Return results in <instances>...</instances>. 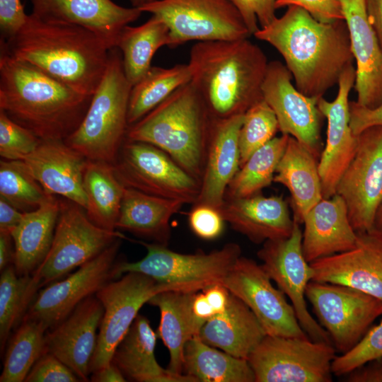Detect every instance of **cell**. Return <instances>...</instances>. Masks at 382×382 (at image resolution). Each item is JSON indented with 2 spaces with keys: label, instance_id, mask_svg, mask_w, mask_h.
<instances>
[{
  "label": "cell",
  "instance_id": "cell-1",
  "mask_svg": "<svg viewBox=\"0 0 382 382\" xmlns=\"http://www.w3.org/2000/svg\"><path fill=\"white\" fill-rule=\"evenodd\" d=\"M253 35L280 53L296 88L309 97H323L353 62L345 21L321 22L297 6Z\"/></svg>",
  "mask_w": 382,
  "mask_h": 382
},
{
  "label": "cell",
  "instance_id": "cell-2",
  "mask_svg": "<svg viewBox=\"0 0 382 382\" xmlns=\"http://www.w3.org/2000/svg\"><path fill=\"white\" fill-rule=\"evenodd\" d=\"M1 50L26 62L76 91L93 96L105 72L110 50L83 27L33 13Z\"/></svg>",
  "mask_w": 382,
  "mask_h": 382
},
{
  "label": "cell",
  "instance_id": "cell-3",
  "mask_svg": "<svg viewBox=\"0 0 382 382\" xmlns=\"http://www.w3.org/2000/svg\"><path fill=\"white\" fill-rule=\"evenodd\" d=\"M92 96L1 50L0 110L40 140H64L82 122Z\"/></svg>",
  "mask_w": 382,
  "mask_h": 382
},
{
  "label": "cell",
  "instance_id": "cell-4",
  "mask_svg": "<svg viewBox=\"0 0 382 382\" xmlns=\"http://www.w3.org/2000/svg\"><path fill=\"white\" fill-rule=\"evenodd\" d=\"M268 62L248 38L196 42L190 52V83L211 116L244 114L263 99L262 83Z\"/></svg>",
  "mask_w": 382,
  "mask_h": 382
},
{
  "label": "cell",
  "instance_id": "cell-5",
  "mask_svg": "<svg viewBox=\"0 0 382 382\" xmlns=\"http://www.w3.org/2000/svg\"><path fill=\"white\" fill-rule=\"evenodd\" d=\"M212 119L190 81L129 125L126 139L157 146L200 182Z\"/></svg>",
  "mask_w": 382,
  "mask_h": 382
},
{
  "label": "cell",
  "instance_id": "cell-6",
  "mask_svg": "<svg viewBox=\"0 0 382 382\" xmlns=\"http://www.w3.org/2000/svg\"><path fill=\"white\" fill-rule=\"evenodd\" d=\"M132 87L125 74L121 52L113 47L87 112L77 129L64 139L66 144L88 160L113 164L126 139Z\"/></svg>",
  "mask_w": 382,
  "mask_h": 382
},
{
  "label": "cell",
  "instance_id": "cell-7",
  "mask_svg": "<svg viewBox=\"0 0 382 382\" xmlns=\"http://www.w3.org/2000/svg\"><path fill=\"white\" fill-rule=\"evenodd\" d=\"M147 250L139 261L119 262L113 267L114 279L135 272L159 282L178 286L184 291H199L214 284H221L241 256L240 246L229 243L209 253L184 254L167 245L137 241Z\"/></svg>",
  "mask_w": 382,
  "mask_h": 382
},
{
  "label": "cell",
  "instance_id": "cell-8",
  "mask_svg": "<svg viewBox=\"0 0 382 382\" xmlns=\"http://www.w3.org/2000/svg\"><path fill=\"white\" fill-rule=\"evenodd\" d=\"M332 345L266 335L248 358L255 382H330Z\"/></svg>",
  "mask_w": 382,
  "mask_h": 382
},
{
  "label": "cell",
  "instance_id": "cell-9",
  "mask_svg": "<svg viewBox=\"0 0 382 382\" xmlns=\"http://www.w3.org/2000/svg\"><path fill=\"white\" fill-rule=\"evenodd\" d=\"M139 8L166 23L171 48L190 40H233L252 35L230 0H154Z\"/></svg>",
  "mask_w": 382,
  "mask_h": 382
},
{
  "label": "cell",
  "instance_id": "cell-10",
  "mask_svg": "<svg viewBox=\"0 0 382 382\" xmlns=\"http://www.w3.org/2000/svg\"><path fill=\"white\" fill-rule=\"evenodd\" d=\"M113 167L126 187L184 204H195L200 182L152 144L125 139Z\"/></svg>",
  "mask_w": 382,
  "mask_h": 382
},
{
  "label": "cell",
  "instance_id": "cell-11",
  "mask_svg": "<svg viewBox=\"0 0 382 382\" xmlns=\"http://www.w3.org/2000/svg\"><path fill=\"white\" fill-rule=\"evenodd\" d=\"M306 297L333 347L342 354L352 349L382 315V301L345 285L311 280Z\"/></svg>",
  "mask_w": 382,
  "mask_h": 382
},
{
  "label": "cell",
  "instance_id": "cell-12",
  "mask_svg": "<svg viewBox=\"0 0 382 382\" xmlns=\"http://www.w3.org/2000/svg\"><path fill=\"white\" fill-rule=\"evenodd\" d=\"M167 290L183 291L178 286L131 272L110 281L96 294L104 312L96 348L90 363V374L111 363L115 348L127 334L141 306L155 294Z\"/></svg>",
  "mask_w": 382,
  "mask_h": 382
},
{
  "label": "cell",
  "instance_id": "cell-13",
  "mask_svg": "<svg viewBox=\"0 0 382 382\" xmlns=\"http://www.w3.org/2000/svg\"><path fill=\"white\" fill-rule=\"evenodd\" d=\"M121 238H125L121 233L93 224L80 205L69 199L61 201L52 246L33 274L42 287L46 286L96 257Z\"/></svg>",
  "mask_w": 382,
  "mask_h": 382
},
{
  "label": "cell",
  "instance_id": "cell-14",
  "mask_svg": "<svg viewBox=\"0 0 382 382\" xmlns=\"http://www.w3.org/2000/svg\"><path fill=\"white\" fill-rule=\"evenodd\" d=\"M336 194L345 200L355 231H372L382 199V126L370 127L358 135L356 153L337 184Z\"/></svg>",
  "mask_w": 382,
  "mask_h": 382
},
{
  "label": "cell",
  "instance_id": "cell-15",
  "mask_svg": "<svg viewBox=\"0 0 382 382\" xmlns=\"http://www.w3.org/2000/svg\"><path fill=\"white\" fill-rule=\"evenodd\" d=\"M271 280L261 265L241 256L221 284L249 307L266 335L310 338L285 294Z\"/></svg>",
  "mask_w": 382,
  "mask_h": 382
},
{
  "label": "cell",
  "instance_id": "cell-16",
  "mask_svg": "<svg viewBox=\"0 0 382 382\" xmlns=\"http://www.w3.org/2000/svg\"><path fill=\"white\" fill-rule=\"evenodd\" d=\"M302 236L300 224L294 221L289 237L265 242L257 255L270 279L290 299L298 320L310 339L332 345L328 332L311 316L306 306V289L313 270L303 255Z\"/></svg>",
  "mask_w": 382,
  "mask_h": 382
},
{
  "label": "cell",
  "instance_id": "cell-17",
  "mask_svg": "<svg viewBox=\"0 0 382 382\" xmlns=\"http://www.w3.org/2000/svg\"><path fill=\"white\" fill-rule=\"evenodd\" d=\"M120 239L67 277L40 289L24 318L36 320L48 330L64 319L81 301L96 295L115 279L113 267Z\"/></svg>",
  "mask_w": 382,
  "mask_h": 382
},
{
  "label": "cell",
  "instance_id": "cell-18",
  "mask_svg": "<svg viewBox=\"0 0 382 382\" xmlns=\"http://www.w3.org/2000/svg\"><path fill=\"white\" fill-rule=\"evenodd\" d=\"M291 78L286 65L279 61L269 62L262 86V98L275 113L279 131L295 138L318 158L324 117L318 107L320 98L303 94L294 86Z\"/></svg>",
  "mask_w": 382,
  "mask_h": 382
},
{
  "label": "cell",
  "instance_id": "cell-19",
  "mask_svg": "<svg viewBox=\"0 0 382 382\" xmlns=\"http://www.w3.org/2000/svg\"><path fill=\"white\" fill-rule=\"evenodd\" d=\"M356 69L349 66L341 74L332 101L319 98L318 107L328 120L326 143L318 161L323 198L336 194L337 184L352 161L358 144L349 125V95L354 85Z\"/></svg>",
  "mask_w": 382,
  "mask_h": 382
},
{
  "label": "cell",
  "instance_id": "cell-20",
  "mask_svg": "<svg viewBox=\"0 0 382 382\" xmlns=\"http://www.w3.org/2000/svg\"><path fill=\"white\" fill-rule=\"evenodd\" d=\"M103 312L100 300L91 296L45 333L46 351L65 364L81 381H89Z\"/></svg>",
  "mask_w": 382,
  "mask_h": 382
},
{
  "label": "cell",
  "instance_id": "cell-21",
  "mask_svg": "<svg viewBox=\"0 0 382 382\" xmlns=\"http://www.w3.org/2000/svg\"><path fill=\"white\" fill-rule=\"evenodd\" d=\"M357 236L354 248L311 262L312 280L350 286L382 301V238L374 231Z\"/></svg>",
  "mask_w": 382,
  "mask_h": 382
},
{
  "label": "cell",
  "instance_id": "cell-22",
  "mask_svg": "<svg viewBox=\"0 0 382 382\" xmlns=\"http://www.w3.org/2000/svg\"><path fill=\"white\" fill-rule=\"evenodd\" d=\"M33 13L48 21L75 24L88 29L106 45L116 47L123 28L137 20L139 8H127L112 0H30Z\"/></svg>",
  "mask_w": 382,
  "mask_h": 382
},
{
  "label": "cell",
  "instance_id": "cell-23",
  "mask_svg": "<svg viewBox=\"0 0 382 382\" xmlns=\"http://www.w3.org/2000/svg\"><path fill=\"white\" fill-rule=\"evenodd\" d=\"M356 60L357 102L369 108L382 103V48L366 13L365 0H340Z\"/></svg>",
  "mask_w": 382,
  "mask_h": 382
},
{
  "label": "cell",
  "instance_id": "cell-24",
  "mask_svg": "<svg viewBox=\"0 0 382 382\" xmlns=\"http://www.w3.org/2000/svg\"><path fill=\"white\" fill-rule=\"evenodd\" d=\"M23 161L48 194L62 196L86 210L83 178L87 159L64 140H41Z\"/></svg>",
  "mask_w": 382,
  "mask_h": 382
},
{
  "label": "cell",
  "instance_id": "cell-25",
  "mask_svg": "<svg viewBox=\"0 0 382 382\" xmlns=\"http://www.w3.org/2000/svg\"><path fill=\"white\" fill-rule=\"evenodd\" d=\"M243 115L214 118L212 121L200 192L195 204L220 209L227 187L239 170V132Z\"/></svg>",
  "mask_w": 382,
  "mask_h": 382
},
{
  "label": "cell",
  "instance_id": "cell-26",
  "mask_svg": "<svg viewBox=\"0 0 382 382\" xmlns=\"http://www.w3.org/2000/svg\"><path fill=\"white\" fill-rule=\"evenodd\" d=\"M232 228L256 244L286 238L293 231L288 203L282 196L226 198L219 209Z\"/></svg>",
  "mask_w": 382,
  "mask_h": 382
},
{
  "label": "cell",
  "instance_id": "cell-27",
  "mask_svg": "<svg viewBox=\"0 0 382 382\" xmlns=\"http://www.w3.org/2000/svg\"><path fill=\"white\" fill-rule=\"evenodd\" d=\"M303 223L302 250L309 263L357 245V233L350 223L345 200L337 194L320 200L307 212Z\"/></svg>",
  "mask_w": 382,
  "mask_h": 382
},
{
  "label": "cell",
  "instance_id": "cell-28",
  "mask_svg": "<svg viewBox=\"0 0 382 382\" xmlns=\"http://www.w3.org/2000/svg\"><path fill=\"white\" fill-rule=\"evenodd\" d=\"M156 338L149 320L138 314L115 348L111 362L134 381L196 382L186 374L173 373L158 364L154 354Z\"/></svg>",
  "mask_w": 382,
  "mask_h": 382
},
{
  "label": "cell",
  "instance_id": "cell-29",
  "mask_svg": "<svg viewBox=\"0 0 382 382\" xmlns=\"http://www.w3.org/2000/svg\"><path fill=\"white\" fill-rule=\"evenodd\" d=\"M265 335L252 311L232 294L225 311L206 321L199 333L207 345L245 359Z\"/></svg>",
  "mask_w": 382,
  "mask_h": 382
},
{
  "label": "cell",
  "instance_id": "cell-30",
  "mask_svg": "<svg viewBox=\"0 0 382 382\" xmlns=\"http://www.w3.org/2000/svg\"><path fill=\"white\" fill-rule=\"evenodd\" d=\"M317 159L303 144L289 136L274 176L273 182L289 190L294 209V220L300 224L307 212L323 199Z\"/></svg>",
  "mask_w": 382,
  "mask_h": 382
},
{
  "label": "cell",
  "instance_id": "cell-31",
  "mask_svg": "<svg viewBox=\"0 0 382 382\" xmlns=\"http://www.w3.org/2000/svg\"><path fill=\"white\" fill-rule=\"evenodd\" d=\"M196 292L167 290L155 294L148 301L160 311L158 335L169 351L168 369L177 374H183V354L186 344L195 335H199L202 328L192 309Z\"/></svg>",
  "mask_w": 382,
  "mask_h": 382
},
{
  "label": "cell",
  "instance_id": "cell-32",
  "mask_svg": "<svg viewBox=\"0 0 382 382\" xmlns=\"http://www.w3.org/2000/svg\"><path fill=\"white\" fill-rule=\"evenodd\" d=\"M61 201L54 195L35 210L25 212L11 236L15 245L14 267L18 274H31L47 255L54 238Z\"/></svg>",
  "mask_w": 382,
  "mask_h": 382
},
{
  "label": "cell",
  "instance_id": "cell-33",
  "mask_svg": "<svg viewBox=\"0 0 382 382\" xmlns=\"http://www.w3.org/2000/svg\"><path fill=\"white\" fill-rule=\"evenodd\" d=\"M184 203L125 187L116 228L167 245L170 220Z\"/></svg>",
  "mask_w": 382,
  "mask_h": 382
},
{
  "label": "cell",
  "instance_id": "cell-34",
  "mask_svg": "<svg viewBox=\"0 0 382 382\" xmlns=\"http://www.w3.org/2000/svg\"><path fill=\"white\" fill-rule=\"evenodd\" d=\"M83 186L89 219L102 228L115 231L126 187L117 178L113 165L87 159Z\"/></svg>",
  "mask_w": 382,
  "mask_h": 382
},
{
  "label": "cell",
  "instance_id": "cell-35",
  "mask_svg": "<svg viewBox=\"0 0 382 382\" xmlns=\"http://www.w3.org/2000/svg\"><path fill=\"white\" fill-rule=\"evenodd\" d=\"M184 372L196 382H255L247 359L219 351L203 342L199 335L185 347Z\"/></svg>",
  "mask_w": 382,
  "mask_h": 382
},
{
  "label": "cell",
  "instance_id": "cell-36",
  "mask_svg": "<svg viewBox=\"0 0 382 382\" xmlns=\"http://www.w3.org/2000/svg\"><path fill=\"white\" fill-rule=\"evenodd\" d=\"M170 43L166 23L158 16H152L139 26H125L116 47L122 54L125 74L132 86L140 81L151 69L156 52Z\"/></svg>",
  "mask_w": 382,
  "mask_h": 382
},
{
  "label": "cell",
  "instance_id": "cell-37",
  "mask_svg": "<svg viewBox=\"0 0 382 382\" xmlns=\"http://www.w3.org/2000/svg\"><path fill=\"white\" fill-rule=\"evenodd\" d=\"M190 81L187 64L170 68L151 66L146 75L132 86L128 105L129 126L156 108L176 89Z\"/></svg>",
  "mask_w": 382,
  "mask_h": 382
},
{
  "label": "cell",
  "instance_id": "cell-38",
  "mask_svg": "<svg viewBox=\"0 0 382 382\" xmlns=\"http://www.w3.org/2000/svg\"><path fill=\"white\" fill-rule=\"evenodd\" d=\"M289 135L274 137L253 152L229 183L226 198L256 195L273 182L277 166L286 146Z\"/></svg>",
  "mask_w": 382,
  "mask_h": 382
},
{
  "label": "cell",
  "instance_id": "cell-39",
  "mask_svg": "<svg viewBox=\"0 0 382 382\" xmlns=\"http://www.w3.org/2000/svg\"><path fill=\"white\" fill-rule=\"evenodd\" d=\"M40 280L33 274L19 275L14 265L1 272L0 348L5 351L11 332L21 323L40 289Z\"/></svg>",
  "mask_w": 382,
  "mask_h": 382
},
{
  "label": "cell",
  "instance_id": "cell-40",
  "mask_svg": "<svg viewBox=\"0 0 382 382\" xmlns=\"http://www.w3.org/2000/svg\"><path fill=\"white\" fill-rule=\"evenodd\" d=\"M47 330L40 323L23 318L8 342L1 382L25 381L33 365L47 352Z\"/></svg>",
  "mask_w": 382,
  "mask_h": 382
},
{
  "label": "cell",
  "instance_id": "cell-41",
  "mask_svg": "<svg viewBox=\"0 0 382 382\" xmlns=\"http://www.w3.org/2000/svg\"><path fill=\"white\" fill-rule=\"evenodd\" d=\"M48 194L23 160L0 162V197L21 212H29L49 199Z\"/></svg>",
  "mask_w": 382,
  "mask_h": 382
},
{
  "label": "cell",
  "instance_id": "cell-42",
  "mask_svg": "<svg viewBox=\"0 0 382 382\" xmlns=\"http://www.w3.org/2000/svg\"><path fill=\"white\" fill-rule=\"evenodd\" d=\"M278 131L275 113L264 99L250 107L244 113L239 132L240 166L253 152L274 138Z\"/></svg>",
  "mask_w": 382,
  "mask_h": 382
},
{
  "label": "cell",
  "instance_id": "cell-43",
  "mask_svg": "<svg viewBox=\"0 0 382 382\" xmlns=\"http://www.w3.org/2000/svg\"><path fill=\"white\" fill-rule=\"evenodd\" d=\"M382 357V320L369 329L349 351L336 357L331 366L337 376L347 375L365 364Z\"/></svg>",
  "mask_w": 382,
  "mask_h": 382
},
{
  "label": "cell",
  "instance_id": "cell-44",
  "mask_svg": "<svg viewBox=\"0 0 382 382\" xmlns=\"http://www.w3.org/2000/svg\"><path fill=\"white\" fill-rule=\"evenodd\" d=\"M41 140L0 110V155L5 160H23Z\"/></svg>",
  "mask_w": 382,
  "mask_h": 382
},
{
  "label": "cell",
  "instance_id": "cell-45",
  "mask_svg": "<svg viewBox=\"0 0 382 382\" xmlns=\"http://www.w3.org/2000/svg\"><path fill=\"white\" fill-rule=\"evenodd\" d=\"M188 221L193 233L205 240L220 236L225 222L219 209L204 204H194L188 214Z\"/></svg>",
  "mask_w": 382,
  "mask_h": 382
},
{
  "label": "cell",
  "instance_id": "cell-46",
  "mask_svg": "<svg viewBox=\"0 0 382 382\" xmlns=\"http://www.w3.org/2000/svg\"><path fill=\"white\" fill-rule=\"evenodd\" d=\"M25 382H76L77 376L53 354L46 352L35 362Z\"/></svg>",
  "mask_w": 382,
  "mask_h": 382
},
{
  "label": "cell",
  "instance_id": "cell-47",
  "mask_svg": "<svg viewBox=\"0 0 382 382\" xmlns=\"http://www.w3.org/2000/svg\"><path fill=\"white\" fill-rule=\"evenodd\" d=\"M242 16L251 35L275 18V0H230Z\"/></svg>",
  "mask_w": 382,
  "mask_h": 382
},
{
  "label": "cell",
  "instance_id": "cell-48",
  "mask_svg": "<svg viewBox=\"0 0 382 382\" xmlns=\"http://www.w3.org/2000/svg\"><path fill=\"white\" fill-rule=\"evenodd\" d=\"M286 6H299L321 22L344 20L340 0H275L276 9Z\"/></svg>",
  "mask_w": 382,
  "mask_h": 382
},
{
  "label": "cell",
  "instance_id": "cell-49",
  "mask_svg": "<svg viewBox=\"0 0 382 382\" xmlns=\"http://www.w3.org/2000/svg\"><path fill=\"white\" fill-rule=\"evenodd\" d=\"M27 17L21 0H0L1 41L12 37L23 26Z\"/></svg>",
  "mask_w": 382,
  "mask_h": 382
},
{
  "label": "cell",
  "instance_id": "cell-50",
  "mask_svg": "<svg viewBox=\"0 0 382 382\" xmlns=\"http://www.w3.org/2000/svg\"><path fill=\"white\" fill-rule=\"evenodd\" d=\"M349 125L355 136L370 127L382 126V103L369 108L357 101L349 102Z\"/></svg>",
  "mask_w": 382,
  "mask_h": 382
},
{
  "label": "cell",
  "instance_id": "cell-51",
  "mask_svg": "<svg viewBox=\"0 0 382 382\" xmlns=\"http://www.w3.org/2000/svg\"><path fill=\"white\" fill-rule=\"evenodd\" d=\"M349 382H382V357L371 361L347 374Z\"/></svg>",
  "mask_w": 382,
  "mask_h": 382
},
{
  "label": "cell",
  "instance_id": "cell-52",
  "mask_svg": "<svg viewBox=\"0 0 382 382\" xmlns=\"http://www.w3.org/2000/svg\"><path fill=\"white\" fill-rule=\"evenodd\" d=\"M24 213L0 197V232L11 234L23 219Z\"/></svg>",
  "mask_w": 382,
  "mask_h": 382
},
{
  "label": "cell",
  "instance_id": "cell-53",
  "mask_svg": "<svg viewBox=\"0 0 382 382\" xmlns=\"http://www.w3.org/2000/svg\"><path fill=\"white\" fill-rule=\"evenodd\" d=\"M202 291L216 315L225 311L231 294L227 288L221 284H214Z\"/></svg>",
  "mask_w": 382,
  "mask_h": 382
},
{
  "label": "cell",
  "instance_id": "cell-54",
  "mask_svg": "<svg viewBox=\"0 0 382 382\" xmlns=\"http://www.w3.org/2000/svg\"><path fill=\"white\" fill-rule=\"evenodd\" d=\"M192 309L195 318L202 327L206 321L216 316L202 291V292H196Z\"/></svg>",
  "mask_w": 382,
  "mask_h": 382
},
{
  "label": "cell",
  "instance_id": "cell-55",
  "mask_svg": "<svg viewBox=\"0 0 382 382\" xmlns=\"http://www.w3.org/2000/svg\"><path fill=\"white\" fill-rule=\"evenodd\" d=\"M369 21L382 48V0H365Z\"/></svg>",
  "mask_w": 382,
  "mask_h": 382
},
{
  "label": "cell",
  "instance_id": "cell-56",
  "mask_svg": "<svg viewBox=\"0 0 382 382\" xmlns=\"http://www.w3.org/2000/svg\"><path fill=\"white\" fill-rule=\"evenodd\" d=\"M15 260V245L11 234L0 232V271L10 265Z\"/></svg>",
  "mask_w": 382,
  "mask_h": 382
},
{
  "label": "cell",
  "instance_id": "cell-57",
  "mask_svg": "<svg viewBox=\"0 0 382 382\" xmlns=\"http://www.w3.org/2000/svg\"><path fill=\"white\" fill-rule=\"evenodd\" d=\"M91 380L93 382H125L126 378L120 369L113 363L98 369L91 374Z\"/></svg>",
  "mask_w": 382,
  "mask_h": 382
},
{
  "label": "cell",
  "instance_id": "cell-58",
  "mask_svg": "<svg viewBox=\"0 0 382 382\" xmlns=\"http://www.w3.org/2000/svg\"><path fill=\"white\" fill-rule=\"evenodd\" d=\"M372 231L382 238V199L376 212Z\"/></svg>",
  "mask_w": 382,
  "mask_h": 382
},
{
  "label": "cell",
  "instance_id": "cell-59",
  "mask_svg": "<svg viewBox=\"0 0 382 382\" xmlns=\"http://www.w3.org/2000/svg\"><path fill=\"white\" fill-rule=\"evenodd\" d=\"M133 7L140 8L141 6L150 3L154 0H129Z\"/></svg>",
  "mask_w": 382,
  "mask_h": 382
}]
</instances>
